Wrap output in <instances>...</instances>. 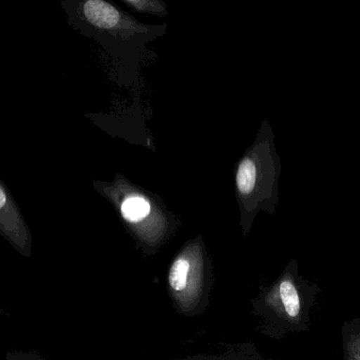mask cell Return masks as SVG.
<instances>
[{"label":"cell","instance_id":"cell-1","mask_svg":"<svg viewBox=\"0 0 360 360\" xmlns=\"http://www.w3.org/2000/svg\"><path fill=\"white\" fill-rule=\"evenodd\" d=\"M320 288L300 273L299 263L290 259L280 275L261 286L252 300V314L259 320L261 334L275 340L307 333Z\"/></svg>","mask_w":360,"mask_h":360},{"label":"cell","instance_id":"cell-2","mask_svg":"<svg viewBox=\"0 0 360 360\" xmlns=\"http://www.w3.org/2000/svg\"><path fill=\"white\" fill-rule=\"evenodd\" d=\"M281 162L275 144V134L264 120L252 146L238 164L236 186L241 208V227L248 235L259 212L274 214L279 202L278 183Z\"/></svg>","mask_w":360,"mask_h":360},{"label":"cell","instance_id":"cell-3","mask_svg":"<svg viewBox=\"0 0 360 360\" xmlns=\"http://www.w3.org/2000/svg\"><path fill=\"white\" fill-rule=\"evenodd\" d=\"M166 286L179 315H203L210 304L214 266L201 238L187 242L168 266Z\"/></svg>","mask_w":360,"mask_h":360},{"label":"cell","instance_id":"cell-4","mask_svg":"<svg viewBox=\"0 0 360 360\" xmlns=\"http://www.w3.org/2000/svg\"><path fill=\"white\" fill-rule=\"evenodd\" d=\"M176 360H275L266 358L252 342L236 343L220 353H200Z\"/></svg>","mask_w":360,"mask_h":360},{"label":"cell","instance_id":"cell-5","mask_svg":"<svg viewBox=\"0 0 360 360\" xmlns=\"http://www.w3.org/2000/svg\"><path fill=\"white\" fill-rule=\"evenodd\" d=\"M84 15L86 20L102 29H115L122 24V15L110 4L103 0H90L84 4Z\"/></svg>","mask_w":360,"mask_h":360},{"label":"cell","instance_id":"cell-6","mask_svg":"<svg viewBox=\"0 0 360 360\" xmlns=\"http://www.w3.org/2000/svg\"><path fill=\"white\" fill-rule=\"evenodd\" d=\"M341 345L343 360H360V317L343 322Z\"/></svg>","mask_w":360,"mask_h":360},{"label":"cell","instance_id":"cell-7","mask_svg":"<svg viewBox=\"0 0 360 360\" xmlns=\"http://www.w3.org/2000/svg\"><path fill=\"white\" fill-rule=\"evenodd\" d=\"M150 214V205L142 198H130L122 205V214L131 224L141 223Z\"/></svg>","mask_w":360,"mask_h":360},{"label":"cell","instance_id":"cell-8","mask_svg":"<svg viewBox=\"0 0 360 360\" xmlns=\"http://www.w3.org/2000/svg\"><path fill=\"white\" fill-rule=\"evenodd\" d=\"M124 3L130 6L134 10L145 13L165 14V8L159 1H149V0H125Z\"/></svg>","mask_w":360,"mask_h":360},{"label":"cell","instance_id":"cell-9","mask_svg":"<svg viewBox=\"0 0 360 360\" xmlns=\"http://www.w3.org/2000/svg\"><path fill=\"white\" fill-rule=\"evenodd\" d=\"M5 360H47L34 352L11 351L8 352Z\"/></svg>","mask_w":360,"mask_h":360}]
</instances>
